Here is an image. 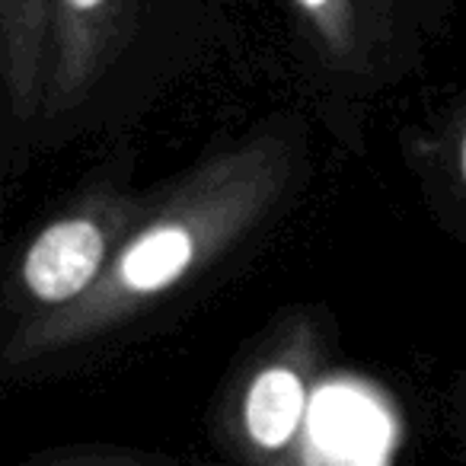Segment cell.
I'll list each match as a JSON object with an SVG mask.
<instances>
[{"label":"cell","instance_id":"1","mask_svg":"<svg viewBox=\"0 0 466 466\" xmlns=\"http://www.w3.org/2000/svg\"><path fill=\"white\" fill-rule=\"evenodd\" d=\"M103 253V237L90 220H61L33 243L23 279L39 300L65 304L96 279Z\"/></svg>","mask_w":466,"mask_h":466},{"label":"cell","instance_id":"2","mask_svg":"<svg viewBox=\"0 0 466 466\" xmlns=\"http://www.w3.org/2000/svg\"><path fill=\"white\" fill-rule=\"evenodd\" d=\"M307 415V387L291 368H266L243 400V434L259 457L281 460L298 441Z\"/></svg>","mask_w":466,"mask_h":466},{"label":"cell","instance_id":"3","mask_svg":"<svg viewBox=\"0 0 466 466\" xmlns=\"http://www.w3.org/2000/svg\"><path fill=\"white\" fill-rule=\"evenodd\" d=\"M188 259H192V237L179 227H160L128 249L122 259V279L135 291H157L179 279Z\"/></svg>","mask_w":466,"mask_h":466},{"label":"cell","instance_id":"4","mask_svg":"<svg viewBox=\"0 0 466 466\" xmlns=\"http://www.w3.org/2000/svg\"><path fill=\"white\" fill-rule=\"evenodd\" d=\"M29 466H163L154 460L131 457V453H109V451H71V453H48Z\"/></svg>","mask_w":466,"mask_h":466},{"label":"cell","instance_id":"5","mask_svg":"<svg viewBox=\"0 0 466 466\" xmlns=\"http://www.w3.org/2000/svg\"><path fill=\"white\" fill-rule=\"evenodd\" d=\"M103 0H71V7H77V10H93V7H99Z\"/></svg>","mask_w":466,"mask_h":466},{"label":"cell","instance_id":"6","mask_svg":"<svg viewBox=\"0 0 466 466\" xmlns=\"http://www.w3.org/2000/svg\"><path fill=\"white\" fill-rule=\"evenodd\" d=\"M268 466H307L304 460H288V457H281V460H275V463H268Z\"/></svg>","mask_w":466,"mask_h":466},{"label":"cell","instance_id":"7","mask_svg":"<svg viewBox=\"0 0 466 466\" xmlns=\"http://www.w3.org/2000/svg\"><path fill=\"white\" fill-rule=\"evenodd\" d=\"M300 4H304V7H310V10H319V7H326L329 0H300Z\"/></svg>","mask_w":466,"mask_h":466},{"label":"cell","instance_id":"8","mask_svg":"<svg viewBox=\"0 0 466 466\" xmlns=\"http://www.w3.org/2000/svg\"><path fill=\"white\" fill-rule=\"evenodd\" d=\"M460 163H463V179H466V137H463V157H460Z\"/></svg>","mask_w":466,"mask_h":466}]
</instances>
